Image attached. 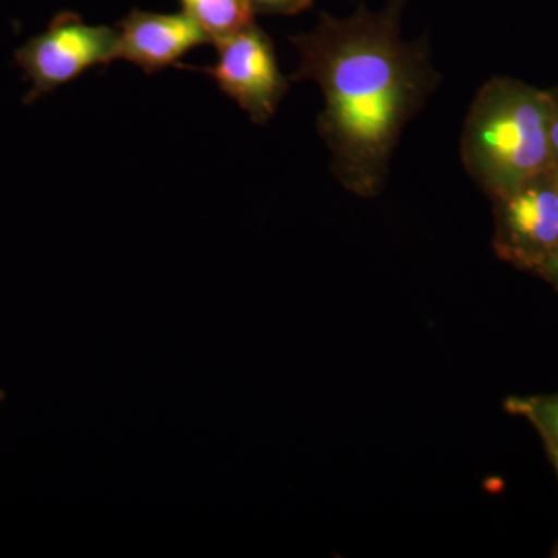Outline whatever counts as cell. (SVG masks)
<instances>
[{
	"label": "cell",
	"mask_w": 558,
	"mask_h": 558,
	"mask_svg": "<svg viewBox=\"0 0 558 558\" xmlns=\"http://www.w3.org/2000/svg\"><path fill=\"white\" fill-rule=\"evenodd\" d=\"M409 3L362 5L347 17L322 13L310 33L290 38L300 57L292 80L314 81L325 98L318 132L333 175L363 197L384 189L400 135L440 80L427 43L403 39Z\"/></svg>",
	"instance_id": "6da1fadb"
},
{
	"label": "cell",
	"mask_w": 558,
	"mask_h": 558,
	"mask_svg": "<svg viewBox=\"0 0 558 558\" xmlns=\"http://www.w3.org/2000/svg\"><path fill=\"white\" fill-rule=\"evenodd\" d=\"M550 92L495 78L473 100L461 137L470 178L497 199L553 171Z\"/></svg>",
	"instance_id": "7a4b0ae2"
},
{
	"label": "cell",
	"mask_w": 558,
	"mask_h": 558,
	"mask_svg": "<svg viewBox=\"0 0 558 558\" xmlns=\"http://www.w3.org/2000/svg\"><path fill=\"white\" fill-rule=\"evenodd\" d=\"M119 31L86 24L73 13H62L46 32L17 50L16 60L32 80V100L78 78L97 65L117 61Z\"/></svg>",
	"instance_id": "3957f363"
},
{
	"label": "cell",
	"mask_w": 558,
	"mask_h": 558,
	"mask_svg": "<svg viewBox=\"0 0 558 558\" xmlns=\"http://www.w3.org/2000/svg\"><path fill=\"white\" fill-rule=\"evenodd\" d=\"M215 46L218 50L215 64L186 69L207 73L220 92L247 112L253 123H267L289 89V81L279 70L269 36L252 24L216 40Z\"/></svg>",
	"instance_id": "277c9868"
},
{
	"label": "cell",
	"mask_w": 558,
	"mask_h": 558,
	"mask_svg": "<svg viewBox=\"0 0 558 558\" xmlns=\"http://www.w3.org/2000/svg\"><path fill=\"white\" fill-rule=\"evenodd\" d=\"M117 31V60L132 62L148 75L179 65L190 50L211 43L204 28L183 10L168 14L132 10Z\"/></svg>",
	"instance_id": "5b68a950"
},
{
	"label": "cell",
	"mask_w": 558,
	"mask_h": 558,
	"mask_svg": "<svg viewBox=\"0 0 558 558\" xmlns=\"http://www.w3.org/2000/svg\"><path fill=\"white\" fill-rule=\"evenodd\" d=\"M499 202L506 230L517 244L534 250L558 245V191L553 171Z\"/></svg>",
	"instance_id": "8992f818"
},
{
	"label": "cell",
	"mask_w": 558,
	"mask_h": 558,
	"mask_svg": "<svg viewBox=\"0 0 558 558\" xmlns=\"http://www.w3.org/2000/svg\"><path fill=\"white\" fill-rule=\"evenodd\" d=\"M190 14L215 44L216 40L255 24V9L250 0H180Z\"/></svg>",
	"instance_id": "52a82bcc"
},
{
	"label": "cell",
	"mask_w": 558,
	"mask_h": 558,
	"mask_svg": "<svg viewBox=\"0 0 558 558\" xmlns=\"http://www.w3.org/2000/svg\"><path fill=\"white\" fill-rule=\"evenodd\" d=\"M256 13L282 14L293 16L301 11L310 10L314 0H250Z\"/></svg>",
	"instance_id": "ba28073f"
},
{
	"label": "cell",
	"mask_w": 558,
	"mask_h": 558,
	"mask_svg": "<svg viewBox=\"0 0 558 558\" xmlns=\"http://www.w3.org/2000/svg\"><path fill=\"white\" fill-rule=\"evenodd\" d=\"M537 416L543 428H546L554 440H557L556 446H558V398L539 403Z\"/></svg>",
	"instance_id": "9c48e42d"
},
{
	"label": "cell",
	"mask_w": 558,
	"mask_h": 558,
	"mask_svg": "<svg viewBox=\"0 0 558 558\" xmlns=\"http://www.w3.org/2000/svg\"><path fill=\"white\" fill-rule=\"evenodd\" d=\"M553 97V119H550V150H553V171L558 172V90L550 92Z\"/></svg>",
	"instance_id": "30bf717a"
},
{
	"label": "cell",
	"mask_w": 558,
	"mask_h": 558,
	"mask_svg": "<svg viewBox=\"0 0 558 558\" xmlns=\"http://www.w3.org/2000/svg\"><path fill=\"white\" fill-rule=\"evenodd\" d=\"M549 267L550 270H553L554 274H556L558 277V248L556 250V253H554V255L550 256Z\"/></svg>",
	"instance_id": "8fae6325"
},
{
	"label": "cell",
	"mask_w": 558,
	"mask_h": 558,
	"mask_svg": "<svg viewBox=\"0 0 558 558\" xmlns=\"http://www.w3.org/2000/svg\"><path fill=\"white\" fill-rule=\"evenodd\" d=\"M550 453H553L554 464H556V468L558 470V446H553V449H550Z\"/></svg>",
	"instance_id": "7c38bea8"
},
{
	"label": "cell",
	"mask_w": 558,
	"mask_h": 558,
	"mask_svg": "<svg viewBox=\"0 0 558 558\" xmlns=\"http://www.w3.org/2000/svg\"><path fill=\"white\" fill-rule=\"evenodd\" d=\"M554 174V182H556L557 191H558V172L553 171Z\"/></svg>",
	"instance_id": "4fadbf2b"
}]
</instances>
